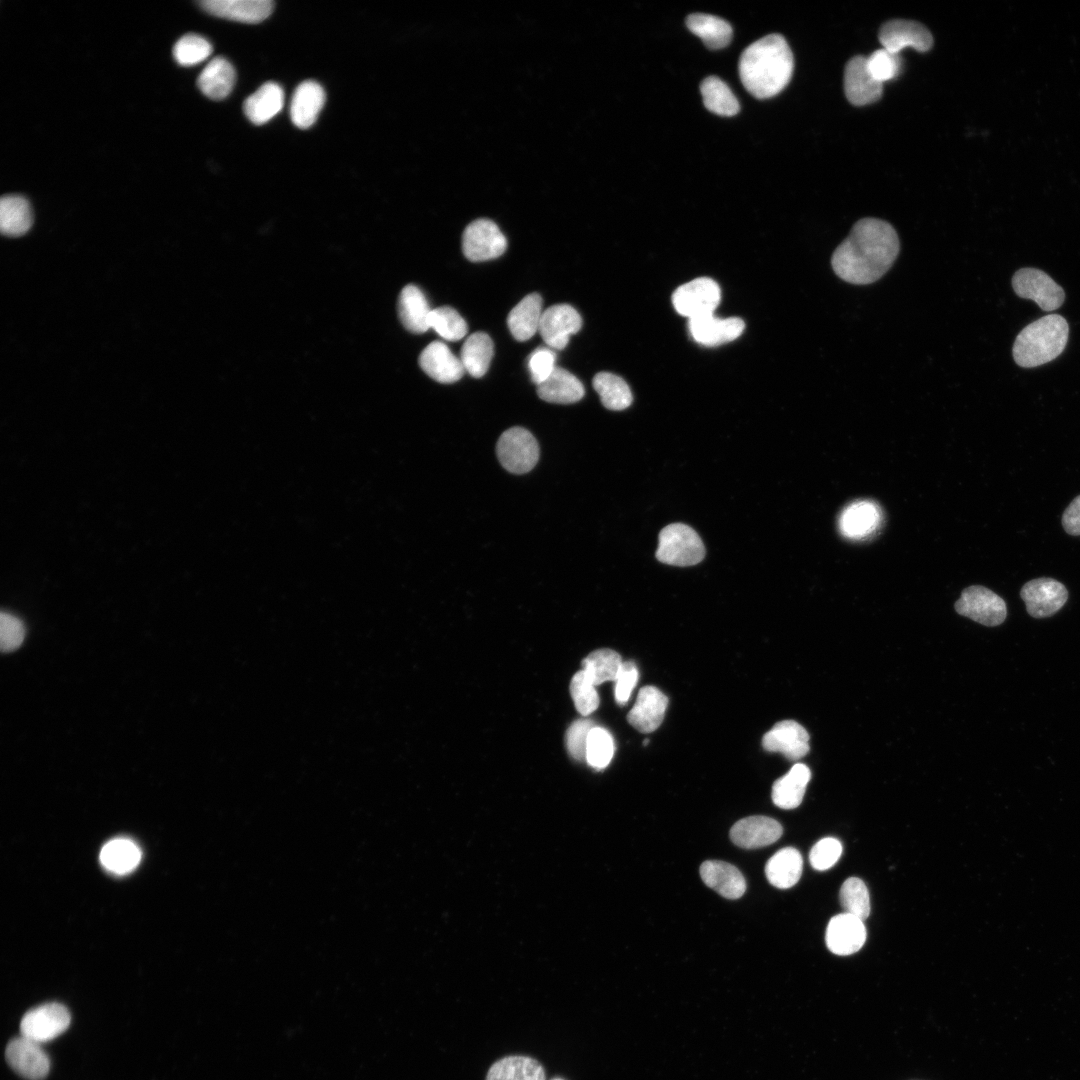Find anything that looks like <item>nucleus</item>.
Wrapping results in <instances>:
<instances>
[{
	"label": "nucleus",
	"mask_w": 1080,
	"mask_h": 1080,
	"mask_svg": "<svg viewBox=\"0 0 1080 1080\" xmlns=\"http://www.w3.org/2000/svg\"><path fill=\"white\" fill-rule=\"evenodd\" d=\"M1014 292L1024 299L1034 301L1043 311L1058 309L1065 300V292L1047 273L1036 268H1021L1012 277Z\"/></svg>",
	"instance_id": "obj_6"
},
{
	"label": "nucleus",
	"mask_w": 1080,
	"mask_h": 1080,
	"mask_svg": "<svg viewBox=\"0 0 1080 1080\" xmlns=\"http://www.w3.org/2000/svg\"><path fill=\"white\" fill-rule=\"evenodd\" d=\"M70 1021V1012L64 1005L46 1003L25 1013L20 1022L21 1036L41 1044L65 1032Z\"/></svg>",
	"instance_id": "obj_8"
},
{
	"label": "nucleus",
	"mask_w": 1080,
	"mask_h": 1080,
	"mask_svg": "<svg viewBox=\"0 0 1080 1080\" xmlns=\"http://www.w3.org/2000/svg\"><path fill=\"white\" fill-rule=\"evenodd\" d=\"M881 522V510L872 501H857L847 506L841 513L839 528L843 536L850 539H864L871 536Z\"/></svg>",
	"instance_id": "obj_23"
},
{
	"label": "nucleus",
	"mask_w": 1080,
	"mask_h": 1080,
	"mask_svg": "<svg viewBox=\"0 0 1080 1080\" xmlns=\"http://www.w3.org/2000/svg\"><path fill=\"white\" fill-rule=\"evenodd\" d=\"M419 366L432 379L440 383H454L465 369L457 356L440 341L428 344L419 356Z\"/></svg>",
	"instance_id": "obj_20"
},
{
	"label": "nucleus",
	"mask_w": 1080,
	"mask_h": 1080,
	"mask_svg": "<svg viewBox=\"0 0 1080 1080\" xmlns=\"http://www.w3.org/2000/svg\"><path fill=\"white\" fill-rule=\"evenodd\" d=\"M558 1080V1079H557Z\"/></svg>",
	"instance_id": "obj_54"
},
{
	"label": "nucleus",
	"mask_w": 1080,
	"mask_h": 1080,
	"mask_svg": "<svg viewBox=\"0 0 1080 1080\" xmlns=\"http://www.w3.org/2000/svg\"><path fill=\"white\" fill-rule=\"evenodd\" d=\"M867 68L873 78L882 83L895 78L901 71L902 61L899 54L884 48L874 51L866 57Z\"/></svg>",
	"instance_id": "obj_46"
},
{
	"label": "nucleus",
	"mask_w": 1080,
	"mask_h": 1080,
	"mask_svg": "<svg viewBox=\"0 0 1080 1080\" xmlns=\"http://www.w3.org/2000/svg\"><path fill=\"white\" fill-rule=\"evenodd\" d=\"M1027 612L1034 618L1050 617L1058 612L1068 599L1066 587L1059 581L1042 577L1028 581L1020 591Z\"/></svg>",
	"instance_id": "obj_11"
},
{
	"label": "nucleus",
	"mask_w": 1080,
	"mask_h": 1080,
	"mask_svg": "<svg viewBox=\"0 0 1080 1080\" xmlns=\"http://www.w3.org/2000/svg\"><path fill=\"white\" fill-rule=\"evenodd\" d=\"M689 332L692 338L704 346H718L738 338L745 324L736 317L718 318L714 313L689 319Z\"/></svg>",
	"instance_id": "obj_18"
},
{
	"label": "nucleus",
	"mask_w": 1080,
	"mask_h": 1080,
	"mask_svg": "<svg viewBox=\"0 0 1080 1080\" xmlns=\"http://www.w3.org/2000/svg\"><path fill=\"white\" fill-rule=\"evenodd\" d=\"M5 1057L9 1066L28 1080H42L50 1069L49 1057L40 1044L24 1036L8 1043Z\"/></svg>",
	"instance_id": "obj_14"
},
{
	"label": "nucleus",
	"mask_w": 1080,
	"mask_h": 1080,
	"mask_svg": "<svg viewBox=\"0 0 1080 1080\" xmlns=\"http://www.w3.org/2000/svg\"><path fill=\"white\" fill-rule=\"evenodd\" d=\"M704 106L720 116H734L740 106L728 85L716 76L705 78L700 84Z\"/></svg>",
	"instance_id": "obj_38"
},
{
	"label": "nucleus",
	"mask_w": 1080,
	"mask_h": 1080,
	"mask_svg": "<svg viewBox=\"0 0 1080 1080\" xmlns=\"http://www.w3.org/2000/svg\"><path fill=\"white\" fill-rule=\"evenodd\" d=\"M720 299L719 285L706 277L696 278L679 286L672 296L675 310L688 319L714 313Z\"/></svg>",
	"instance_id": "obj_9"
},
{
	"label": "nucleus",
	"mask_w": 1080,
	"mask_h": 1080,
	"mask_svg": "<svg viewBox=\"0 0 1080 1080\" xmlns=\"http://www.w3.org/2000/svg\"><path fill=\"white\" fill-rule=\"evenodd\" d=\"M643 743V745L646 746L649 743V739H645Z\"/></svg>",
	"instance_id": "obj_53"
},
{
	"label": "nucleus",
	"mask_w": 1080,
	"mask_h": 1080,
	"mask_svg": "<svg viewBox=\"0 0 1080 1080\" xmlns=\"http://www.w3.org/2000/svg\"><path fill=\"white\" fill-rule=\"evenodd\" d=\"M705 556V548L699 535L690 526L673 523L659 534L656 558L668 565L693 566Z\"/></svg>",
	"instance_id": "obj_4"
},
{
	"label": "nucleus",
	"mask_w": 1080,
	"mask_h": 1080,
	"mask_svg": "<svg viewBox=\"0 0 1080 1080\" xmlns=\"http://www.w3.org/2000/svg\"><path fill=\"white\" fill-rule=\"evenodd\" d=\"M845 913L865 920L870 914V897L865 883L856 877L844 881L839 893Z\"/></svg>",
	"instance_id": "obj_41"
},
{
	"label": "nucleus",
	"mask_w": 1080,
	"mask_h": 1080,
	"mask_svg": "<svg viewBox=\"0 0 1080 1080\" xmlns=\"http://www.w3.org/2000/svg\"><path fill=\"white\" fill-rule=\"evenodd\" d=\"M486 1080H546L544 1068L526 1056H508L496 1061L488 1070Z\"/></svg>",
	"instance_id": "obj_35"
},
{
	"label": "nucleus",
	"mask_w": 1080,
	"mask_h": 1080,
	"mask_svg": "<svg viewBox=\"0 0 1080 1080\" xmlns=\"http://www.w3.org/2000/svg\"><path fill=\"white\" fill-rule=\"evenodd\" d=\"M594 726L590 719L576 720L569 726L565 737L566 746L575 760H586L588 736Z\"/></svg>",
	"instance_id": "obj_49"
},
{
	"label": "nucleus",
	"mask_w": 1080,
	"mask_h": 1080,
	"mask_svg": "<svg viewBox=\"0 0 1080 1080\" xmlns=\"http://www.w3.org/2000/svg\"><path fill=\"white\" fill-rule=\"evenodd\" d=\"M593 387L607 409L619 411L632 403L631 390L618 375L610 372L597 373L593 378Z\"/></svg>",
	"instance_id": "obj_39"
},
{
	"label": "nucleus",
	"mask_w": 1080,
	"mask_h": 1080,
	"mask_svg": "<svg viewBox=\"0 0 1080 1080\" xmlns=\"http://www.w3.org/2000/svg\"><path fill=\"white\" fill-rule=\"evenodd\" d=\"M614 754V741L611 734L604 728L594 726L589 733L586 761L596 769L605 768Z\"/></svg>",
	"instance_id": "obj_44"
},
{
	"label": "nucleus",
	"mask_w": 1080,
	"mask_h": 1080,
	"mask_svg": "<svg viewBox=\"0 0 1080 1080\" xmlns=\"http://www.w3.org/2000/svg\"><path fill=\"white\" fill-rule=\"evenodd\" d=\"M236 80L233 65L223 57H215L204 67L198 77L201 92L213 100H222L232 91Z\"/></svg>",
	"instance_id": "obj_31"
},
{
	"label": "nucleus",
	"mask_w": 1080,
	"mask_h": 1080,
	"mask_svg": "<svg viewBox=\"0 0 1080 1080\" xmlns=\"http://www.w3.org/2000/svg\"><path fill=\"white\" fill-rule=\"evenodd\" d=\"M686 25L709 49L713 50L726 47L733 36L732 27L727 21L710 14H690L686 18Z\"/></svg>",
	"instance_id": "obj_34"
},
{
	"label": "nucleus",
	"mask_w": 1080,
	"mask_h": 1080,
	"mask_svg": "<svg viewBox=\"0 0 1080 1080\" xmlns=\"http://www.w3.org/2000/svg\"><path fill=\"white\" fill-rule=\"evenodd\" d=\"M429 327L449 341L462 339L468 331L464 318L449 306H441L431 310Z\"/></svg>",
	"instance_id": "obj_42"
},
{
	"label": "nucleus",
	"mask_w": 1080,
	"mask_h": 1080,
	"mask_svg": "<svg viewBox=\"0 0 1080 1080\" xmlns=\"http://www.w3.org/2000/svg\"><path fill=\"white\" fill-rule=\"evenodd\" d=\"M283 105L284 92L281 86L267 82L244 101L243 110L252 123L262 125L277 115Z\"/></svg>",
	"instance_id": "obj_30"
},
{
	"label": "nucleus",
	"mask_w": 1080,
	"mask_h": 1080,
	"mask_svg": "<svg viewBox=\"0 0 1080 1080\" xmlns=\"http://www.w3.org/2000/svg\"><path fill=\"white\" fill-rule=\"evenodd\" d=\"M493 353L494 346L490 336L484 332H475L462 345L460 360L467 373L479 378L487 372Z\"/></svg>",
	"instance_id": "obj_37"
},
{
	"label": "nucleus",
	"mask_w": 1080,
	"mask_h": 1080,
	"mask_svg": "<svg viewBox=\"0 0 1080 1080\" xmlns=\"http://www.w3.org/2000/svg\"><path fill=\"white\" fill-rule=\"evenodd\" d=\"M584 392L581 381L561 367H556L545 381L537 385L538 396L556 404L575 403L582 399Z\"/></svg>",
	"instance_id": "obj_28"
},
{
	"label": "nucleus",
	"mask_w": 1080,
	"mask_h": 1080,
	"mask_svg": "<svg viewBox=\"0 0 1080 1080\" xmlns=\"http://www.w3.org/2000/svg\"><path fill=\"white\" fill-rule=\"evenodd\" d=\"M739 76L754 97L766 99L780 93L794 69L792 51L780 34H769L749 45L739 59Z\"/></svg>",
	"instance_id": "obj_2"
},
{
	"label": "nucleus",
	"mask_w": 1080,
	"mask_h": 1080,
	"mask_svg": "<svg viewBox=\"0 0 1080 1080\" xmlns=\"http://www.w3.org/2000/svg\"><path fill=\"white\" fill-rule=\"evenodd\" d=\"M556 354L549 347H541L534 350L528 359V368L531 380L539 385L545 381L556 368Z\"/></svg>",
	"instance_id": "obj_50"
},
{
	"label": "nucleus",
	"mask_w": 1080,
	"mask_h": 1080,
	"mask_svg": "<svg viewBox=\"0 0 1080 1080\" xmlns=\"http://www.w3.org/2000/svg\"><path fill=\"white\" fill-rule=\"evenodd\" d=\"M496 452L501 465L514 474L529 472L539 458L535 437L522 427H512L500 436Z\"/></svg>",
	"instance_id": "obj_5"
},
{
	"label": "nucleus",
	"mask_w": 1080,
	"mask_h": 1080,
	"mask_svg": "<svg viewBox=\"0 0 1080 1080\" xmlns=\"http://www.w3.org/2000/svg\"><path fill=\"white\" fill-rule=\"evenodd\" d=\"M762 746L768 752H779L788 760L796 761L809 752V734L798 722L783 720L764 734Z\"/></svg>",
	"instance_id": "obj_15"
},
{
	"label": "nucleus",
	"mask_w": 1080,
	"mask_h": 1080,
	"mask_svg": "<svg viewBox=\"0 0 1080 1080\" xmlns=\"http://www.w3.org/2000/svg\"><path fill=\"white\" fill-rule=\"evenodd\" d=\"M883 84L876 81L867 68L866 57L851 58L844 69V92L847 100L863 106L880 99Z\"/></svg>",
	"instance_id": "obj_17"
},
{
	"label": "nucleus",
	"mask_w": 1080,
	"mask_h": 1080,
	"mask_svg": "<svg viewBox=\"0 0 1080 1080\" xmlns=\"http://www.w3.org/2000/svg\"><path fill=\"white\" fill-rule=\"evenodd\" d=\"M1069 326L1059 314L1045 315L1025 326L1016 336L1012 354L1017 365L1033 368L1058 357L1066 347Z\"/></svg>",
	"instance_id": "obj_3"
},
{
	"label": "nucleus",
	"mask_w": 1080,
	"mask_h": 1080,
	"mask_svg": "<svg viewBox=\"0 0 1080 1080\" xmlns=\"http://www.w3.org/2000/svg\"><path fill=\"white\" fill-rule=\"evenodd\" d=\"M506 247L505 236L489 219H477L471 222L463 232L462 251L472 262L495 259L505 252Z\"/></svg>",
	"instance_id": "obj_10"
},
{
	"label": "nucleus",
	"mask_w": 1080,
	"mask_h": 1080,
	"mask_svg": "<svg viewBox=\"0 0 1080 1080\" xmlns=\"http://www.w3.org/2000/svg\"><path fill=\"white\" fill-rule=\"evenodd\" d=\"M878 37L882 48L894 54L907 47L926 52L933 45L930 31L921 23L911 20L894 19L884 23Z\"/></svg>",
	"instance_id": "obj_12"
},
{
	"label": "nucleus",
	"mask_w": 1080,
	"mask_h": 1080,
	"mask_svg": "<svg viewBox=\"0 0 1080 1080\" xmlns=\"http://www.w3.org/2000/svg\"><path fill=\"white\" fill-rule=\"evenodd\" d=\"M955 610L958 614L989 627L1000 625L1007 616L1005 601L990 589L980 585L964 589L955 603Z\"/></svg>",
	"instance_id": "obj_7"
},
{
	"label": "nucleus",
	"mask_w": 1080,
	"mask_h": 1080,
	"mask_svg": "<svg viewBox=\"0 0 1080 1080\" xmlns=\"http://www.w3.org/2000/svg\"><path fill=\"white\" fill-rule=\"evenodd\" d=\"M899 250V238L890 223L878 218H862L833 252L831 266L843 281L868 285L891 268Z\"/></svg>",
	"instance_id": "obj_1"
},
{
	"label": "nucleus",
	"mask_w": 1080,
	"mask_h": 1080,
	"mask_svg": "<svg viewBox=\"0 0 1080 1080\" xmlns=\"http://www.w3.org/2000/svg\"><path fill=\"white\" fill-rule=\"evenodd\" d=\"M810 778V769L805 764L796 763L793 765L785 775L773 783L771 793L773 803L782 809L798 807L802 802Z\"/></svg>",
	"instance_id": "obj_27"
},
{
	"label": "nucleus",
	"mask_w": 1080,
	"mask_h": 1080,
	"mask_svg": "<svg viewBox=\"0 0 1080 1080\" xmlns=\"http://www.w3.org/2000/svg\"><path fill=\"white\" fill-rule=\"evenodd\" d=\"M32 225L29 202L19 195H6L0 200L1 232L10 237L25 234Z\"/></svg>",
	"instance_id": "obj_36"
},
{
	"label": "nucleus",
	"mask_w": 1080,
	"mask_h": 1080,
	"mask_svg": "<svg viewBox=\"0 0 1080 1080\" xmlns=\"http://www.w3.org/2000/svg\"><path fill=\"white\" fill-rule=\"evenodd\" d=\"M703 882L721 896L738 899L746 891V882L742 873L733 865L718 861H705L700 866Z\"/></svg>",
	"instance_id": "obj_24"
},
{
	"label": "nucleus",
	"mask_w": 1080,
	"mask_h": 1080,
	"mask_svg": "<svg viewBox=\"0 0 1080 1080\" xmlns=\"http://www.w3.org/2000/svg\"><path fill=\"white\" fill-rule=\"evenodd\" d=\"M25 638V626L21 619L9 613L0 615V647L3 652L18 649Z\"/></svg>",
	"instance_id": "obj_48"
},
{
	"label": "nucleus",
	"mask_w": 1080,
	"mask_h": 1080,
	"mask_svg": "<svg viewBox=\"0 0 1080 1080\" xmlns=\"http://www.w3.org/2000/svg\"><path fill=\"white\" fill-rule=\"evenodd\" d=\"M803 860L800 852L792 847L777 851L766 863L765 874L771 885L780 889L794 886L800 879Z\"/></svg>",
	"instance_id": "obj_33"
},
{
	"label": "nucleus",
	"mask_w": 1080,
	"mask_h": 1080,
	"mask_svg": "<svg viewBox=\"0 0 1080 1080\" xmlns=\"http://www.w3.org/2000/svg\"><path fill=\"white\" fill-rule=\"evenodd\" d=\"M621 656L611 649H598L583 660V671L595 685L615 681L622 666Z\"/></svg>",
	"instance_id": "obj_40"
},
{
	"label": "nucleus",
	"mask_w": 1080,
	"mask_h": 1080,
	"mask_svg": "<svg viewBox=\"0 0 1080 1080\" xmlns=\"http://www.w3.org/2000/svg\"><path fill=\"white\" fill-rule=\"evenodd\" d=\"M542 303V297L538 293H531L509 312L507 325L516 340L526 341L539 330Z\"/></svg>",
	"instance_id": "obj_29"
},
{
	"label": "nucleus",
	"mask_w": 1080,
	"mask_h": 1080,
	"mask_svg": "<svg viewBox=\"0 0 1080 1080\" xmlns=\"http://www.w3.org/2000/svg\"><path fill=\"white\" fill-rule=\"evenodd\" d=\"M841 854V842L836 838L826 837L813 845L809 853V861L814 869L824 871L834 866Z\"/></svg>",
	"instance_id": "obj_47"
},
{
	"label": "nucleus",
	"mask_w": 1080,
	"mask_h": 1080,
	"mask_svg": "<svg viewBox=\"0 0 1080 1080\" xmlns=\"http://www.w3.org/2000/svg\"><path fill=\"white\" fill-rule=\"evenodd\" d=\"M570 694L575 707L584 716L591 714L599 706V696L595 685L588 679L583 670L578 671L571 679Z\"/></svg>",
	"instance_id": "obj_45"
},
{
	"label": "nucleus",
	"mask_w": 1080,
	"mask_h": 1080,
	"mask_svg": "<svg viewBox=\"0 0 1080 1080\" xmlns=\"http://www.w3.org/2000/svg\"><path fill=\"white\" fill-rule=\"evenodd\" d=\"M431 309L423 292L415 285H406L398 300V314L403 326L410 332L421 334L429 327Z\"/></svg>",
	"instance_id": "obj_26"
},
{
	"label": "nucleus",
	"mask_w": 1080,
	"mask_h": 1080,
	"mask_svg": "<svg viewBox=\"0 0 1080 1080\" xmlns=\"http://www.w3.org/2000/svg\"><path fill=\"white\" fill-rule=\"evenodd\" d=\"M1064 530L1073 536L1080 535V495L1075 497L1062 516Z\"/></svg>",
	"instance_id": "obj_52"
},
{
	"label": "nucleus",
	"mask_w": 1080,
	"mask_h": 1080,
	"mask_svg": "<svg viewBox=\"0 0 1080 1080\" xmlns=\"http://www.w3.org/2000/svg\"><path fill=\"white\" fill-rule=\"evenodd\" d=\"M783 833L781 824L767 816H749L737 821L730 830L732 842L746 849L773 844Z\"/></svg>",
	"instance_id": "obj_19"
},
{
	"label": "nucleus",
	"mask_w": 1080,
	"mask_h": 1080,
	"mask_svg": "<svg viewBox=\"0 0 1080 1080\" xmlns=\"http://www.w3.org/2000/svg\"><path fill=\"white\" fill-rule=\"evenodd\" d=\"M581 326L582 318L574 307L556 304L543 311L538 332L549 348L562 350Z\"/></svg>",
	"instance_id": "obj_13"
},
{
	"label": "nucleus",
	"mask_w": 1080,
	"mask_h": 1080,
	"mask_svg": "<svg viewBox=\"0 0 1080 1080\" xmlns=\"http://www.w3.org/2000/svg\"><path fill=\"white\" fill-rule=\"evenodd\" d=\"M325 91L322 86L308 80L295 90L290 106L291 120L295 126L306 129L317 120L325 103Z\"/></svg>",
	"instance_id": "obj_25"
},
{
	"label": "nucleus",
	"mask_w": 1080,
	"mask_h": 1080,
	"mask_svg": "<svg viewBox=\"0 0 1080 1080\" xmlns=\"http://www.w3.org/2000/svg\"><path fill=\"white\" fill-rule=\"evenodd\" d=\"M638 669L634 662L625 661L615 679L614 696L619 705H625L638 681Z\"/></svg>",
	"instance_id": "obj_51"
},
{
	"label": "nucleus",
	"mask_w": 1080,
	"mask_h": 1080,
	"mask_svg": "<svg viewBox=\"0 0 1080 1080\" xmlns=\"http://www.w3.org/2000/svg\"><path fill=\"white\" fill-rule=\"evenodd\" d=\"M828 949L840 956L859 951L866 941V928L863 920L848 913L832 917L825 935Z\"/></svg>",
	"instance_id": "obj_16"
},
{
	"label": "nucleus",
	"mask_w": 1080,
	"mask_h": 1080,
	"mask_svg": "<svg viewBox=\"0 0 1080 1080\" xmlns=\"http://www.w3.org/2000/svg\"><path fill=\"white\" fill-rule=\"evenodd\" d=\"M668 698L654 686H644L638 692L633 708L627 715L628 722L641 733H651L662 723Z\"/></svg>",
	"instance_id": "obj_21"
},
{
	"label": "nucleus",
	"mask_w": 1080,
	"mask_h": 1080,
	"mask_svg": "<svg viewBox=\"0 0 1080 1080\" xmlns=\"http://www.w3.org/2000/svg\"><path fill=\"white\" fill-rule=\"evenodd\" d=\"M199 5L212 15L244 23L261 22L273 10L270 0H204Z\"/></svg>",
	"instance_id": "obj_22"
},
{
	"label": "nucleus",
	"mask_w": 1080,
	"mask_h": 1080,
	"mask_svg": "<svg viewBox=\"0 0 1080 1080\" xmlns=\"http://www.w3.org/2000/svg\"><path fill=\"white\" fill-rule=\"evenodd\" d=\"M212 45L204 37L197 34H186L174 45L173 55L175 60L183 66L196 65L210 56Z\"/></svg>",
	"instance_id": "obj_43"
},
{
	"label": "nucleus",
	"mask_w": 1080,
	"mask_h": 1080,
	"mask_svg": "<svg viewBox=\"0 0 1080 1080\" xmlns=\"http://www.w3.org/2000/svg\"><path fill=\"white\" fill-rule=\"evenodd\" d=\"M142 857L139 846L125 837L114 838L104 844L100 851V862L109 872L124 875L132 872Z\"/></svg>",
	"instance_id": "obj_32"
}]
</instances>
